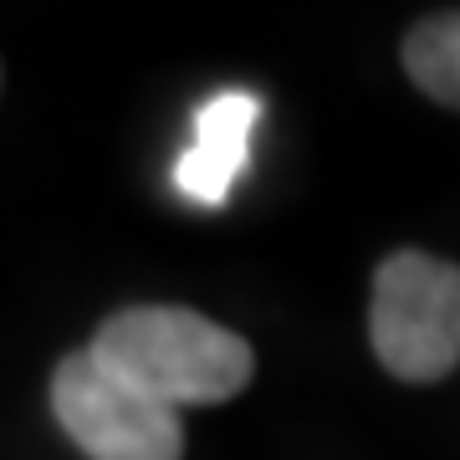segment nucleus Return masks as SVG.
<instances>
[{
    "mask_svg": "<svg viewBox=\"0 0 460 460\" xmlns=\"http://www.w3.org/2000/svg\"><path fill=\"white\" fill-rule=\"evenodd\" d=\"M87 348L102 368H113L118 378H128L133 389L154 394L169 410L226 404L256 374V353L241 332L220 328L195 307H169V302L113 313Z\"/></svg>",
    "mask_w": 460,
    "mask_h": 460,
    "instance_id": "nucleus-1",
    "label": "nucleus"
},
{
    "mask_svg": "<svg viewBox=\"0 0 460 460\" xmlns=\"http://www.w3.org/2000/svg\"><path fill=\"white\" fill-rule=\"evenodd\" d=\"M368 338L404 384H440L460 368V266L429 251H394L374 271Z\"/></svg>",
    "mask_w": 460,
    "mask_h": 460,
    "instance_id": "nucleus-2",
    "label": "nucleus"
},
{
    "mask_svg": "<svg viewBox=\"0 0 460 460\" xmlns=\"http://www.w3.org/2000/svg\"><path fill=\"white\" fill-rule=\"evenodd\" d=\"M51 414L87 460H180V410L133 389L128 378L102 368L93 348H77L51 374Z\"/></svg>",
    "mask_w": 460,
    "mask_h": 460,
    "instance_id": "nucleus-3",
    "label": "nucleus"
},
{
    "mask_svg": "<svg viewBox=\"0 0 460 460\" xmlns=\"http://www.w3.org/2000/svg\"><path fill=\"white\" fill-rule=\"evenodd\" d=\"M261 118V98L256 93H215L195 113V138L174 159V190L184 199H195L205 210L226 205L230 184L241 180V169L251 164V133Z\"/></svg>",
    "mask_w": 460,
    "mask_h": 460,
    "instance_id": "nucleus-4",
    "label": "nucleus"
},
{
    "mask_svg": "<svg viewBox=\"0 0 460 460\" xmlns=\"http://www.w3.org/2000/svg\"><path fill=\"white\" fill-rule=\"evenodd\" d=\"M404 72L425 98L460 113V11L425 16L404 36Z\"/></svg>",
    "mask_w": 460,
    "mask_h": 460,
    "instance_id": "nucleus-5",
    "label": "nucleus"
}]
</instances>
